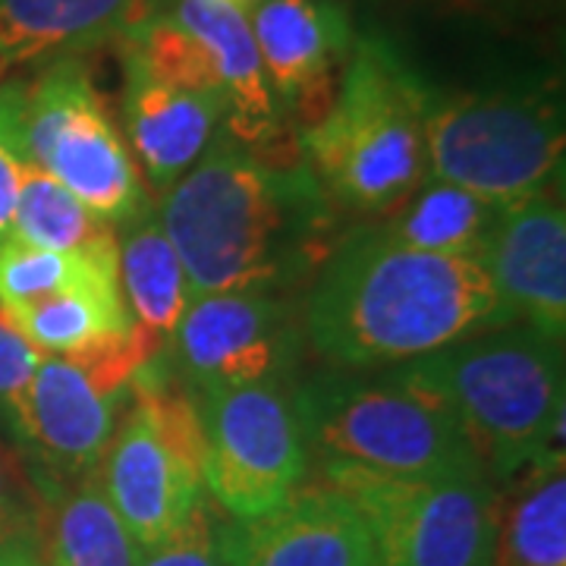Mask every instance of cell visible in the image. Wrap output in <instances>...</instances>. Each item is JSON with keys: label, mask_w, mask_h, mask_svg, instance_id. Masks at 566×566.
<instances>
[{"label": "cell", "mask_w": 566, "mask_h": 566, "mask_svg": "<svg viewBox=\"0 0 566 566\" xmlns=\"http://www.w3.org/2000/svg\"><path fill=\"white\" fill-rule=\"evenodd\" d=\"M180 255L189 296L262 290L286 293L315 281L340 240V208L308 164H271L218 129L155 208Z\"/></svg>", "instance_id": "obj_1"}, {"label": "cell", "mask_w": 566, "mask_h": 566, "mask_svg": "<svg viewBox=\"0 0 566 566\" xmlns=\"http://www.w3.org/2000/svg\"><path fill=\"white\" fill-rule=\"evenodd\" d=\"M513 324L482 259H453L397 243L381 223L340 233L315 274L305 340L346 371L412 363Z\"/></svg>", "instance_id": "obj_2"}, {"label": "cell", "mask_w": 566, "mask_h": 566, "mask_svg": "<svg viewBox=\"0 0 566 566\" xmlns=\"http://www.w3.org/2000/svg\"><path fill=\"white\" fill-rule=\"evenodd\" d=\"M428 98V82L403 61L394 41L378 32L353 41L327 114L300 129L305 164L331 202L387 218L422 186Z\"/></svg>", "instance_id": "obj_3"}, {"label": "cell", "mask_w": 566, "mask_h": 566, "mask_svg": "<svg viewBox=\"0 0 566 566\" xmlns=\"http://www.w3.org/2000/svg\"><path fill=\"white\" fill-rule=\"evenodd\" d=\"M560 346L513 322L403 365L450 406L494 485L564 453Z\"/></svg>", "instance_id": "obj_4"}, {"label": "cell", "mask_w": 566, "mask_h": 566, "mask_svg": "<svg viewBox=\"0 0 566 566\" xmlns=\"http://www.w3.org/2000/svg\"><path fill=\"white\" fill-rule=\"evenodd\" d=\"M308 450L318 463L403 475H485L450 406L409 368L378 378L324 375L300 385ZM488 479V475H485Z\"/></svg>", "instance_id": "obj_5"}, {"label": "cell", "mask_w": 566, "mask_h": 566, "mask_svg": "<svg viewBox=\"0 0 566 566\" xmlns=\"http://www.w3.org/2000/svg\"><path fill=\"white\" fill-rule=\"evenodd\" d=\"M428 177L506 208L551 189L564 167V104L547 82L431 92L424 111Z\"/></svg>", "instance_id": "obj_6"}, {"label": "cell", "mask_w": 566, "mask_h": 566, "mask_svg": "<svg viewBox=\"0 0 566 566\" xmlns=\"http://www.w3.org/2000/svg\"><path fill=\"white\" fill-rule=\"evenodd\" d=\"M98 479L142 551L164 542L208 497L199 400L174 378L161 353L133 375Z\"/></svg>", "instance_id": "obj_7"}, {"label": "cell", "mask_w": 566, "mask_h": 566, "mask_svg": "<svg viewBox=\"0 0 566 566\" xmlns=\"http://www.w3.org/2000/svg\"><path fill=\"white\" fill-rule=\"evenodd\" d=\"M318 482L359 510L378 566H494L497 488L485 475L403 479L349 463H318Z\"/></svg>", "instance_id": "obj_8"}, {"label": "cell", "mask_w": 566, "mask_h": 566, "mask_svg": "<svg viewBox=\"0 0 566 566\" xmlns=\"http://www.w3.org/2000/svg\"><path fill=\"white\" fill-rule=\"evenodd\" d=\"M25 148L29 161L111 227L151 205L139 164L80 57L51 61L25 85Z\"/></svg>", "instance_id": "obj_9"}, {"label": "cell", "mask_w": 566, "mask_h": 566, "mask_svg": "<svg viewBox=\"0 0 566 566\" xmlns=\"http://www.w3.org/2000/svg\"><path fill=\"white\" fill-rule=\"evenodd\" d=\"M205 424V491L233 520L281 506L308 475L300 385L237 387L199 397Z\"/></svg>", "instance_id": "obj_10"}, {"label": "cell", "mask_w": 566, "mask_h": 566, "mask_svg": "<svg viewBox=\"0 0 566 566\" xmlns=\"http://www.w3.org/2000/svg\"><path fill=\"white\" fill-rule=\"evenodd\" d=\"M303 340V315L281 293L237 290L192 300L161 356L199 400L237 387L290 381Z\"/></svg>", "instance_id": "obj_11"}, {"label": "cell", "mask_w": 566, "mask_h": 566, "mask_svg": "<svg viewBox=\"0 0 566 566\" xmlns=\"http://www.w3.org/2000/svg\"><path fill=\"white\" fill-rule=\"evenodd\" d=\"M126 400L129 390L123 397L104 394L80 365L44 356L7 422L32 482H76L98 475Z\"/></svg>", "instance_id": "obj_12"}, {"label": "cell", "mask_w": 566, "mask_h": 566, "mask_svg": "<svg viewBox=\"0 0 566 566\" xmlns=\"http://www.w3.org/2000/svg\"><path fill=\"white\" fill-rule=\"evenodd\" d=\"M249 25L281 111L300 129L322 120L356 41L344 0H259Z\"/></svg>", "instance_id": "obj_13"}, {"label": "cell", "mask_w": 566, "mask_h": 566, "mask_svg": "<svg viewBox=\"0 0 566 566\" xmlns=\"http://www.w3.org/2000/svg\"><path fill=\"white\" fill-rule=\"evenodd\" d=\"M227 566H378L359 510L327 482H303L281 506L223 523Z\"/></svg>", "instance_id": "obj_14"}, {"label": "cell", "mask_w": 566, "mask_h": 566, "mask_svg": "<svg viewBox=\"0 0 566 566\" xmlns=\"http://www.w3.org/2000/svg\"><path fill=\"white\" fill-rule=\"evenodd\" d=\"M482 262L510 318L564 344L566 214L560 196L545 189L501 208Z\"/></svg>", "instance_id": "obj_15"}, {"label": "cell", "mask_w": 566, "mask_h": 566, "mask_svg": "<svg viewBox=\"0 0 566 566\" xmlns=\"http://www.w3.org/2000/svg\"><path fill=\"white\" fill-rule=\"evenodd\" d=\"M223 120L227 104L218 95L158 80L123 51V139L155 189H170L180 180L202 158Z\"/></svg>", "instance_id": "obj_16"}, {"label": "cell", "mask_w": 566, "mask_h": 566, "mask_svg": "<svg viewBox=\"0 0 566 566\" xmlns=\"http://www.w3.org/2000/svg\"><path fill=\"white\" fill-rule=\"evenodd\" d=\"M167 0H0V76L126 39Z\"/></svg>", "instance_id": "obj_17"}, {"label": "cell", "mask_w": 566, "mask_h": 566, "mask_svg": "<svg viewBox=\"0 0 566 566\" xmlns=\"http://www.w3.org/2000/svg\"><path fill=\"white\" fill-rule=\"evenodd\" d=\"M41 566H139L142 547L104 494L102 479L35 482Z\"/></svg>", "instance_id": "obj_18"}, {"label": "cell", "mask_w": 566, "mask_h": 566, "mask_svg": "<svg viewBox=\"0 0 566 566\" xmlns=\"http://www.w3.org/2000/svg\"><path fill=\"white\" fill-rule=\"evenodd\" d=\"M117 277L133 322L164 344L177 331L192 296L186 268L151 205L123 223L117 237Z\"/></svg>", "instance_id": "obj_19"}, {"label": "cell", "mask_w": 566, "mask_h": 566, "mask_svg": "<svg viewBox=\"0 0 566 566\" xmlns=\"http://www.w3.org/2000/svg\"><path fill=\"white\" fill-rule=\"evenodd\" d=\"M497 501L494 566H566L564 453L513 475Z\"/></svg>", "instance_id": "obj_20"}, {"label": "cell", "mask_w": 566, "mask_h": 566, "mask_svg": "<svg viewBox=\"0 0 566 566\" xmlns=\"http://www.w3.org/2000/svg\"><path fill=\"white\" fill-rule=\"evenodd\" d=\"M497 214L501 208L479 199L475 192L424 177L422 186L397 205L381 227L397 243L419 252L482 259Z\"/></svg>", "instance_id": "obj_21"}, {"label": "cell", "mask_w": 566, "mask_h": 566, "mask_svg": "<svg viewBox=\"0 0 566 566\" xmlns=\"http://www.w3.org/2000/svg\"><path fill=\"white\" fill-rule=\"evenodd\" d=\"M29 344L44 356H73L133 331L120 281H95L20 308H3Z\"/></svg>", "instance_id": "obj_22"}, {"label": "cell", "mask_w": 566, "mask_h": 566, "mask_svg": "<svg viewBox=\"0 0 566 566\" xmlns=\"http://www.w3.org/2000/svg\"><path fill=\"white\" fill-rule=\"evenodd\" d=\"M13 240L35 249L117 259V230L85 205L54 177H48L29 161L13 211Z\"/></svg>", "instance_id": "obj_23"}, {"label": "cell", "mask_w": 566, "mask_h": 566, "mask_svg": "<svg viewBox=\"0 0 566 566\" xmlns=\"http://www.w3.org/2000/svg\"><path fill=\"white\" fill-rule=\"evenodd\" d=\"M120 281L117 259L66 255L51 249H35L20 240L0 245V308H20L82 283Z\"/></svg>", "instance_id": "obj_24"}, {"label": "cell", "mask_w": 566, "mask_h": 566, "mask_svg": "<svg viewBox=\"0 0 566 566\" xmlns=\"http://www.w3.org/2000/svg\"><path fill=\"white\" fill-rule=\"evenodd\" d=\"M221 506L205 497L180 528H174L164 542L142 551L139 566H227L223 554Z\"/></svg>", "instance_id": "obj_25"}, {"label": "cell", "mask_w": 566, "mask_h": 566, "mask_svg": "<svg viewBox=\"0 0 566 566\" xmlns=\"http://www.w3.org/2000/svg\"><path fill=\"white\" fill-rule=\"evenodd\" d=\"M29 167L25 148V82L0 85V245L10 240L13 211Z\"/></svg>", "instance_id": "obj_26"}, {"label": "cell", "mask_w": 566, "mask_h": 566, "mask_svg": "<svg viewBox=\"0 0 566 566\" xmlns=\"http://www.w3.org/2000/svg\"><path fill=\"white\" fill-rule=\"evenodd\" d=\"M39 535V491L17 447L0 441V538Z\"/></svg>", "instance_id": "obj_27"}, {"label": "cell", "mask_w": 566, "mask_h": 566, "mask_svg": "<svg viewBox=\"0 0 566 566\" xmlns=\"http://www.w3.org/2000/svg\"><path fill=\"white\" fill-rule=\"evenodd\" d=\"M44 353L22 337V331L0 308V419L10 422L13 409L29 390Z\"/></svg>", "instance_id": "obj_28"}, {"label": "cell", "mask_w": 566, "mask_h": 566, "mask_svg": "<svg viewBox=\"0 0 566 566\" xmlns=\"http://www.w3.org/2000/svg\"><path fill=\"white\" fill-rule=\"evenodd\" d=\"M0 566H41L39 535L0 538Z\"/></svg>", "instance_id": "obj_29"}, {"label": "cell", "mask_w": 566, "mask_h": 566, "mask_svg": "<svg viewBox=\"0 0 566 566\" xmlns=\"http://www.w3.org/2000/svg\"><path fill=\"white\" fill-rule=\"evenodd\" d=\"M223 3H230V7H237V10L249 13V10H255V3H259V0H223Z\"/></svg>", "instance_id": "obj_30"}]
</instances>
